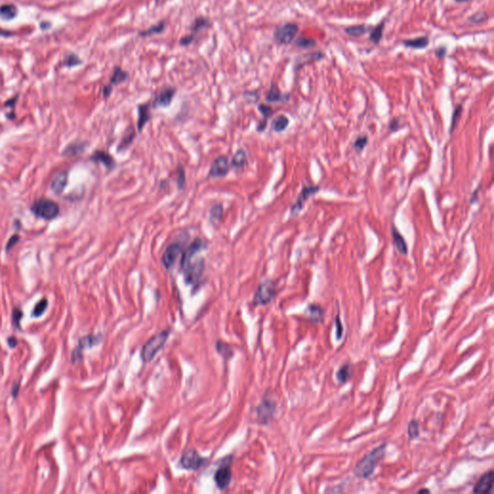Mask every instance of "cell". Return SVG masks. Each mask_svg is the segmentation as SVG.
I'll return each mask as SVG.
<instances>
[{
    "instance_id": "1",
    "label": "cell",
    "mask_w": 494,
    "mask_h": 494,
    "mask_svg": "<svg viewBox=\"0 0 494 494\" xmlns=\"http://www.w3.org/2000/svg\"><path fill=\"white\" fill-rule=\"evenodd\" d=\"M387 444L383 443L369 452L364 458L359 460L353 469V474L359 479H368L374 474L379 462L384 460Z\"/></svg>"
},
{
    "instance_id": "2",
    "label": "cell",
    "mask_w": 494,
    "mask_h": 494,
    "mask_svg": "<svg viewBox=\"0 0 494 494\" xmlns=\"http://www.w3.org/2000/svg\"><path fill=\"white\" fill-rule=\"evenodd\" d=\"M30 210L35 216L48 221L56 218L60 213L59 205L48 198L37 199L31 205Z\"/></svg>"
},
{
    "instance_id": "3",
    "label": "cell",
    "mask_w": 494,
    "mask_h": 494,
    "mask_svg": "<svg viewBox=\"0 0 494 494\" xmlns=\"http://www.w3.org/2000/svg\"><path fill=\"white\" fill-rule=\"evenodd\" d=\"M170 334L169 329H164L160 333L155 334L149 341L146 343L141 351V357L147 363L152 361L156 353L164 347Z\"/></svg>"
},
{
    "instance_id": "4",
    "label": "cell",
    "mask_w": 494,
    "mask_h": 494,
    "mask_svg": "<svg viewBox=\"0 0 494 494\" xmlns=\"http://www.w3.org/2000/svg\"><path fill=\"white\" fill-rule=\"evenodd\" d=\"M205 271V260L202 257L193 258L188 264L181 267V272L184 273L185 280L189 285L198 283L203 276Z\"/></svg>"
},
{
    "instance_id": "5",
    "label": "cell",
    "mask_w": 494,
    "mask_h": 494,
    "mask_svg": "<svg viewBox=\"0 0 494 494\" xmlns=\"http://www.w3.org/2000/svg\"><path fill=\"white\" fill-rule=\"evenodd\" d=\"M276 296H277V289H276L275 283L267 280L259 286L253 301L255 305L263 306L272 302Z\"/></svg>"
},
{
    "instance_id": "6",
    "label": "cell",
    "mask_w": 494,
    "mask_h": 494,
    "mask_svg": "<svg viewBox=\"0 0 494 494\" xmlns=\"http://www.w3.org/2000/svg\"><path fill=\"white\" fill-rule=\"evenodd\" d=\"M185 242L184 241H174L170 243L166 249L164 250L162 257V262L163 266L167 270L170 271L171 268L174 266L177 259L179 256L182 255L184 249H185Z\"/></svg>"
},
{
    "instance_id": "7",
    "label": "cell",
    "mask_w": 494,
    "mask_h": 494,
    "mask_svg": "<svg viewBox=\"0 0 494 494\" xmlns=\"http://www.w3.org/2000/svg\"><path fill=\"white\" fill-rule=\"evenodd\" d=\"M206 462V459L194 449H190L185 452L179 460V464L184 469L187 470H197L201 468Z\"/></svg>"
},
{
    "instance_id": "8",
    "label": "cell",
    "mask_w": 494,
    "mask_h": 494,
    "mask_svg": "<svg viewBox=\"0 0 494 494\" xmlns=\"http://www.w3.org/2000/svg\"><path fill=\"white\" fill-rule=\"evenodd\" d=\"M230 169L231 164L228 158L226 155H220L213 162L209 171V177L213 179L224 178L228 175Z\"/></svg>"
},
{
    "instance_id": "9",
    "label": "cell",
    "mask_w": 494,
    "mask_h": 494,
    "mask_svg": "<svg viewBox=\"0 0 494 494\" xmlns=\"http://www.w3.org/2000/svg\"><path fill=\"white\" fill-rule=\"evenodd\" d=\"M207 247V244L203 239H194L188 247H185L182 257H181V262H179V268L183 267L185 264H188L189 261H191L194 257H196L198 253H200L202 250H204Z\"/></svg>"
},
{
    "instance_id": "10",
    "label": "cell",
    "mask_w": 494,
    "mask_h": 494,
    "mask_svg": "<svg viewBox=\"0 0 494 494\" xmlns=\"http://www.w3.org/2000/svg\"><path fill=\"white\" fill-rule=\"evenodd\" d=\"M319 190H320V188L316 187V186H308V187H304L302 188L298 200L296 201L295 204L293 205V207L290 209V214L294 215V216L298 214L299 212L303 209L304 203L308 200V198L314 195Z\"/></svg>"
},
{
    "instance_id": "11",
    "label": "cell",
    "mask_w": 494,
    "mask_h": 494,
    "mask_svg": "<svg viewBox=\"0 0 494 494\" xmlns=\"http://www.w3.org/2000/svg\"><path fill=\"white\" fill-rule=\"evenodd\" d=\"M494 472L489 470L478 480L473 488V492L477 494L490 493L493 488Z\"/></svg>"
},
{
    "instance_id": "12",
    "label": "cell",
    "mask_w": 494,
    "mask_h": 494,
    "mask_svg": "<svg viewBox=\"0 0 494 494\" xmlns=\"http://www.w3.org/2000/svg\"><path fill=\"white\" fill-rule=\"evenodd\" d=\"M298 26L293 24H288L286 26H282L281 28L276 31L275 37L279 43L288 44L294 41V39L298 35Z\"/></svg>"
},
{
    "instance_id": "13",
    "label": "cell",
    "mask_w": 494,
    "mask_h": 494,
    "mask_svg": "<svg viewBox=\"0 0 494 494\" xmlns=\"http://www.w3.org/2000/svg\"><path fill=\"white\" fill-rule=\"evenodd\" d=\"M231 481H232V471H231L230 463L229 464H224L221 467L217 469V471L214 474V482L218 488L220 489H226L228 486H230Z\"/></svg>"
},
{
    "instance_id": "14",
    "label": "cell",
    "mask_w": 494,
    "mask_h": 494,
    "mask_svg": "<svg viewBox=\"0 0 494 494\" xmlns=\"http://www.w3.org/2000/svg\"><path fill=\"white\" fill-rule=\"evenodd\" d=\"M276 411V402L271 399H264L260 407L258 408V416L264 422L267 423L273 418V415Z\"/></svg>"
},
{
    "instance_id": "15",
    "label": "cell",
    "mask_w": 494,
    "mask_h": 494,
    "mask_svg": "<svg viewBox=\"0 0 494 494\" xmlns=\"http://www.w3.org/2000/svg\"><path fill=\"white\" fill-rule=\"evenodd\" d=\"M90 160L92 162H98V163H102L103 164L107 169H112L116 166V162L115 160L113 159V156H111L110 154L104 151H102V150H98L96 151L90 158Z\"/></svg>"
},
{
    "instance_id": "16",
    "label": "cell",
    "mask_w": 494,
    "mask_h": 494,
    "mask_svg": "<svg viewBox=\"0 0 494 494\" xmlns=\"http://www.w3.org/2000/svg\"><path fill=\"white\" fill-rule=\"evenodd\" d=\"M174 96H175V90L173 88H166L158 95L153 104L155 107H167L170 105L171 102L174 99Z\"/></svg>"
},
{
    "instance_id": "17",
    "label": "cell",
    "mask_w": 494,
    "mask_h": 494,
    "mask_svg": "<svg viewBox=\"0 0 494 494\" xmlns=\"http://www.w3.org/2000/svg\"><path fill=\"white\" fill-rule=\"evenodd\" d=\"M67 185H68V174L67 172H61L52 181L51 188L56 195H60L62 194Z\"/></svg>"
},
{
    "instance_id": "18",
    "label": "cell",
    "mask_w": 494,
    "mask_h": 494,
    "mask_svg": "<svg viewBox=\"0 0 494 494\" xmlns=\"http://www.w3.org/2000/svg\"><path fill=\"white\" fill-rule=\"evenodd\" d=\"M306 316L312 323L319 324L324 321V310L319 304L313 303L307 307Z\"/></svg>"
},
{
    "instance_id": "19",
    "label": "cell",
    "mask_w": 494,
    "mask_h": 494,
    "mask_svg": "<svg viewBox=\"0 0 494 494\" xmlns=\"http://www.w3.org/2000/svg\"><path fill=\"white\" fill-rule=\"evenodd\" d=\"M136 137H137L136 128L129 127L125 131L124 136L122 137V139L120 140L119 145L117 147V152L120 153V152L126 151L128 147L133 143V140H134Z\"/></svg>"
},
{
    "instance_id": "20",
    "label": "cell",
    "mask_w": 494,
    "mask_h": 494,
    "mask_svg": "<svg viewBox=\"0 0 494 494\" xmlns=\"http://www.w3.org/2000/svg\"><path fill=\"white\" fill-rule=\"evenodd\" d=\"M353 375V365L351 363H346L336 373V378L340 384H347Z\"/></svg>"
},
{
    "instance_id": "21",
    "label": "cell",
    "mask_w": 494,
    "mask_h": 494,
    "mask_svg": "<svg viewBox=\"0 0 494 494\" xmlns=\"http://www.w3.org/2000/svg\"><path fill=\"white\" fill-rule=\"evenodd\" d=\"M392 238L394 244H395L396 248L398 249V251L400 252V254L407 255L408 254V251H409V247H408V244H407V241H406V239L402 237V235L400 234V232L398 231V229L395 226H393L392 227Z\"/></svg>"
},
{
    "instance_id": "22",
    "label": "cell",
    "mask_w": 494,
    "mask_h": 494,
    "mask_svg": "<svg viewBox=\"0 0 494 494\" xmlns=\"http://www.w3.org/2000/svg\"><path fill=\"white\" fill-rule=\"evenodd\" d=\"M151 119V114H150V105L148 104H141L138 106V121H137V128L139 131H141L146 124Z\"/></svg>"
},
{
    "instance_id": "23",
    "label": "cell",
    "mask_w": 494,
    "mask_h": 494,
    "mask_svg": "<svg viewBox=\"0 0 494 494\" xmlns=\"http://www.w3.org/2000/svg\"><path fill=\"white\" fill-rule=\"evenodd\" d=\"M230 164L231 167L236 168V169L243 168L247 164V155L245 151L239 150L237 153H235Z\"/></svg>"
},
{
    "instance_id": "24",
    "label": "cell",
    "mask_w": 494,
    "mask_h": 494,
    "mask_svg": "<svg viewBox=\"0 0 494 494\" xmlns=\"http://www.w3.org/2000/svg\"><path fill=\"white\" fill-rule=\"evenodd\" d=\"M289 124H290V121L288 117H286L285 115H279L275 117L272 122V128L275 132H282L288 128Z\"/></svg>"
},
{
    "instance_id": "25",
    "label": "cell",
    "mask_w": 494,
    "mask_h": 494,
    "mask_svg": "<svg viewBox=\"0 0 494 494\" xmlns=\"http://www.w3.org/2000/svg\"><path fill=\"white\" fill-rule=\"evenodd\" d=\"M17 15V8L12 4L0 6V17L3 19H12Z\"/></svg>"
},
{
    "instance_id": "26",
    "label": "cell",
    "mask_w": 494,
    "mask_h": 494,
    "mask_svg": "<svg viewBox=\"0 0 494 494\" xmlns=\"http://www.w3.org/2000/svg\"><path fill=\"white\" fill-rule=\"evenodd\" d=\"M224 215V207L220 204L213 205L210 210V219L213 222H219L222 220Z\"/></svg>"
},
{
    "instance_id": "27",
    "label": "cell",
    "mask_w": 494,
    "mask_h": 494,
    "mask_svg": "<svg viewBox=\"0 0 494 494\" xmlns=\"http://www.w3.org/2000/svg\"><path fill=\"white\" fill-rule=\"evenodd\" d=\"M408 435L410 440H414L420 435V425L416 420H411L408 426Z\"/></svg>"
},
{
    "instance_id": "28",
    "label": "cell",
    "mask_w": 494,
    "mask_h": 494,
    "mask_svg": "<svg viewBox=\"0 0 494 494\" xmlns=\"http://www.w3.org/2000/svg\"><path fill=\"white\" fill-rule=\"evenodd\" d=\"M84 149V145L83 144H80V143H75V144H71L69 145L63 152V154L64 155H67V156H75L77 155L78 153H81Z\"/></svg>"
},
{
    "instance_id": "29",
    "label": "cell",
    "mask_w": 494,
    "mask_h": 494,
    "mask_svg": "<svg viewBox=\"0 0 494 494\" xmlns=\"http://www.w3.org/2000/svg\"><path fill=\"white\" fill-rule=\"evenodd\" d=\"M127 79V73H125L121 69H116L114 71V74L111 78L110 86L117 85L119 83H122Z\"/></svg>"
},
{
    "instance_id": "30",
    "label": "cell",
    "mask_w": 494,
    "mask_h": 494,
    "mask_svg": "<svg viewBox=\"0 0 494 494\" xmlns=\"http://www.w3.org/2000/svg\"><path fill=\"white\" fill-rule=\"evenodd\" d=\"M216 349L221 354L222 356H224V357H230V356H232V354H233V350H232L230 347L227 344L223 343V342H217V344H216Z\"/></svg>"
},
{
    "instance_id": "31",
    "label": "cell",
    "mask_w": 494,
    "mask_h": 494,
    "mask_svg": "<svg viewBox=\"0 0 494 494\" xmlns=\"http://www.w3.org/2000/svg\"><path fill=\"white\" fill-rule=\"evenodd\" d=\"M266 100H267V102H280L282 100V95L280 91L275 86H273L272 89L268 92Z\"/></svg>"
},
{
    "instance_id": "32",
    "label": "cell",
    "mask_w": 494,
    "mask_h": 494,
    "mask_svg": "<svg viewBox=\"0 0 494 494\" xmlns=\"http://www.w3.org/2000/svg\"><path fill=\"white\" fill-rule=\"evenodd\" d=\"M186 184H187L186 172H185L184 167L182 165H179V168H178V175H177V186H178L179 190H183L185 188Z\"/></svg>"
},
{
    "instance_id": "33",
    "label": "cell",
    "mask_w": 494,
    "mask_h": 494,
    "mask_svg": "<svg viewBox=\"0 0 494 494\" xmlns=\"http://www.w3.org/2000/svg\"><path fill=\"white\" fill-rule=\"evenodd\" d=\"M461 110H462V107L461 105H459L457 106V108L454 111L453 113V116H452L451 121V126H450V134L453 133V131L455 130V128L457 127L458 125V122H459V119H460V115H461Z\"/></svg>"
},
{
    "instance_id": "34",
    "label": "cell",
    "mask_w": 494,
    "mask_h": 494,
    "mask_svg": "<svg viewBox=\"0 0 494 494\" xmlns=\"http://www.w3.org/2000/svg\"><path fill=\"white\" fill-rule=\"evenodd\" d=\"M47 307H48V300L47 299H42L41 301H39L35 305L32 315L34 316V317H40V316L43 315V312L47 309Z\"/></svg>"
},
{
    "instance_id": "35",
    "label": "cell",
    "mask_w": 494,
    "mask_h": 494,
    "mask_svg": "<svg viewBox=\"0 0 494 494\" xmlns=\"http://www.w3.org/2000/svg\"><path fill=\"white\" fill-rule=\"evenodd\" d=\"M367 144H368V137H365V136L359 137L354 141V149L358 152H362L365 149Z\"/></svg>"
},
{
    "instance_id": "36",
    "label": "cell",
    "mask_w": 494,
    "mask_h": 494,
    "mask_svg": "<svg viewBox=\"0 0 494 494\" xmlns=\"http://www.w3.org/2000/svg\"><path fill=\"white\" fill-rule=\"evenodd\" d=\"M428 43L429 42H428L426 38H418L416 40L407 42L406 44L409 46V47H411V48H425Z\"/></svg>"
},
{
    "instance_id": "37",
    "label": "cell",
    "mask_w": 494,
    "mask_h": 494,
    "mask_svg": "<svg viewBox=\"0 0 494 494\" xmlns=\"http://www.w3.org/2000/svg\"><path fill=\"white\" fill-rule=\"evenodd\" d=\"M347 32L351 36H360L366 32V27L362 26H352L347 29Z\"/></svg>"
},
{
    "instance_id": "38",
    "label": "cell",
    "mask_w": 494,
    "mask_h": 494,
    "mask_svg": "<svg viewBox=\"0 0 494 494\" xmlns=\"http://www.w3.org/2000/svg\"><path fill=\"white\" fill-rule=\"evenodd\" d=\"M335 324H336V337H337V340H340L342 336H343L344 328H343V324H342L341 319H340L339 313L336 316Z\"/></svg>"
},
{
    "instance_id": "39",
    "label": "cell",
    "mask_w": 494,
    "mask_h": 494,
    "mask_svg": "<svg viewBox=\"0 0 494 494\" xmlns=\"http://www.w3.org/2000/svg\"><path fill=\"white\" fill-rule=\"evenodd\" d=\"M164 28V25L162 24H160L158 26H153L151 28H149L148 30H146L144 32H142V36H149V35H153L154 33H159V32H162Z\"/></svg>"
},
{
    "instance_id": "40",
    "label": "cell",
    "mask_w": 494,
    "mask_h": 494,
    "mask_svg": "<svg viewBox=\"0 0 494 494\" xmlns=\"http://www.w3.org/2000/svg\"><path fill=\"white\" fill-rule=\"evenodd\" d=\"M19 241V236L17 234H15L13 235L10 239H9L8 242L6 244V251L7 252H10V250L15 246L17 244V242Z\"/></svg>"
},
{
    "instance_id": "41",
    "label": "cell",
    "mask_w": 494,
    "mask_h": 494,
    "mask_svg": "<svg viewBox=\"0 0 494 494\" xmlns=\"http://www.w3.org/2000/svg\"><path fill=\"white\" fill-rule=\"evenodd\" d=\"M259 110L260 112L264 115V120L267 121V119L272 116L273 114V109L271 106H267V105H260L259 106Z\"/></svg>"
},
{
    "instance_id": "42",
    "label": "cell",
    "mask_w": 494,
    "mask_h": 494,
    "mask_svg": "<svg viewBox=\"0 0 494 494\" xmlns=\"http://www.w3.org/2000/svg\"><path fill=\"white\" fill-rule=\"evenodd\" d=\"M381 28H383V26H379V27H376L375 30L373 31V34H372V40L375 41V43H377L380 39V35H381Z\"/></svg>"
},
{
    "instance_id": "43",
    "label": "cell",
    "mask_w": 494,
    "mask_h": 494,
    "mask_svg": "<svg viewBox=\"0 0 494 494\" xmlns=\"http://www.w3.org/2000/svg\"><path fill=\"white\" fill-rule=\"evenodd\" d=\"M21 317H23V313H21V311H20V310H18V309H16V310L14 311L13 319H14L15 324H16L17 326L18 325V324H19V320L21 319Z\"/></svg>"
},
{
    "instance_id": "44",
    "label": "cell",
    "mask_w": 494,
    "mask_h": 494,
    "mask_svg": "<svg viewBox=\"0 0 494 494\" xmlns=\"http://www.w3.org/2000/svg\"><path fill=\"white\" fill-rule=\"evenodd\" d=\"M389 128L392 130V131H396L398 128H399V121L398 120H392V122L390 123L389 125Z\"/></svg>"
},
{
    "instance_id": "45",
    "label": "cell",
    "mask_w": 494,
    "mask_h": 494,
    "mask_svg": "<svg viewBox=\"0 0 494 494\" xmlns=\"http://www.w3.org/2000/svg\"><path fill=\"white\" fill-rule=\"evenodd\" d=\"M480 191V188H478L472 194V197H471V200H470V203H474L476 200H477V193Z\"/></svg>"
},
{
    "instance_id": "46",
    "label": "cell",
    "mask_w": 494,
    "mask_h": 494,
    "mask_svg": "<svg viewBox=\"0 0 494 494\" xmlns=\"http://www.w3.org/2000/svg\"><path fill=\"white\" fill-rule=\"evenodd\" d=\"M8 342L9 345H10L12 348H14V347L17 345V339H15V338H13V337H11V338L9 339Z\"/></svg>"
},
{
    "instance_id": "47",
    "label": "cell",
    "mask_w": 494,
    "mask_h": 494,
    "mask_svg": "<svg viewBox=\"0 0 494 494\" xmlns=\"http://www.w3.org/2000/svg\"><path fill=\"white\" fill-rule=\"evenodd\" d=\"M425 492H426V493H430V490H429V489H426V488H423V489H421V490H419V491H418V493H425Z\"/></svg>"
},
{
    "instance_id": "48",
    "label": "cell",
    "mask_w": 494,
    "mask_h": 494,
    "mask_svg": "<svg viewBox=\"0 0 494 494\" xmlns=\"http://www.w3.org/2000/svg\"><path fill=\"white\" fill-rule=\"evenodd\" d=\"M458 1H466V0H458Z\"/></svg>"
}]
</instances>
